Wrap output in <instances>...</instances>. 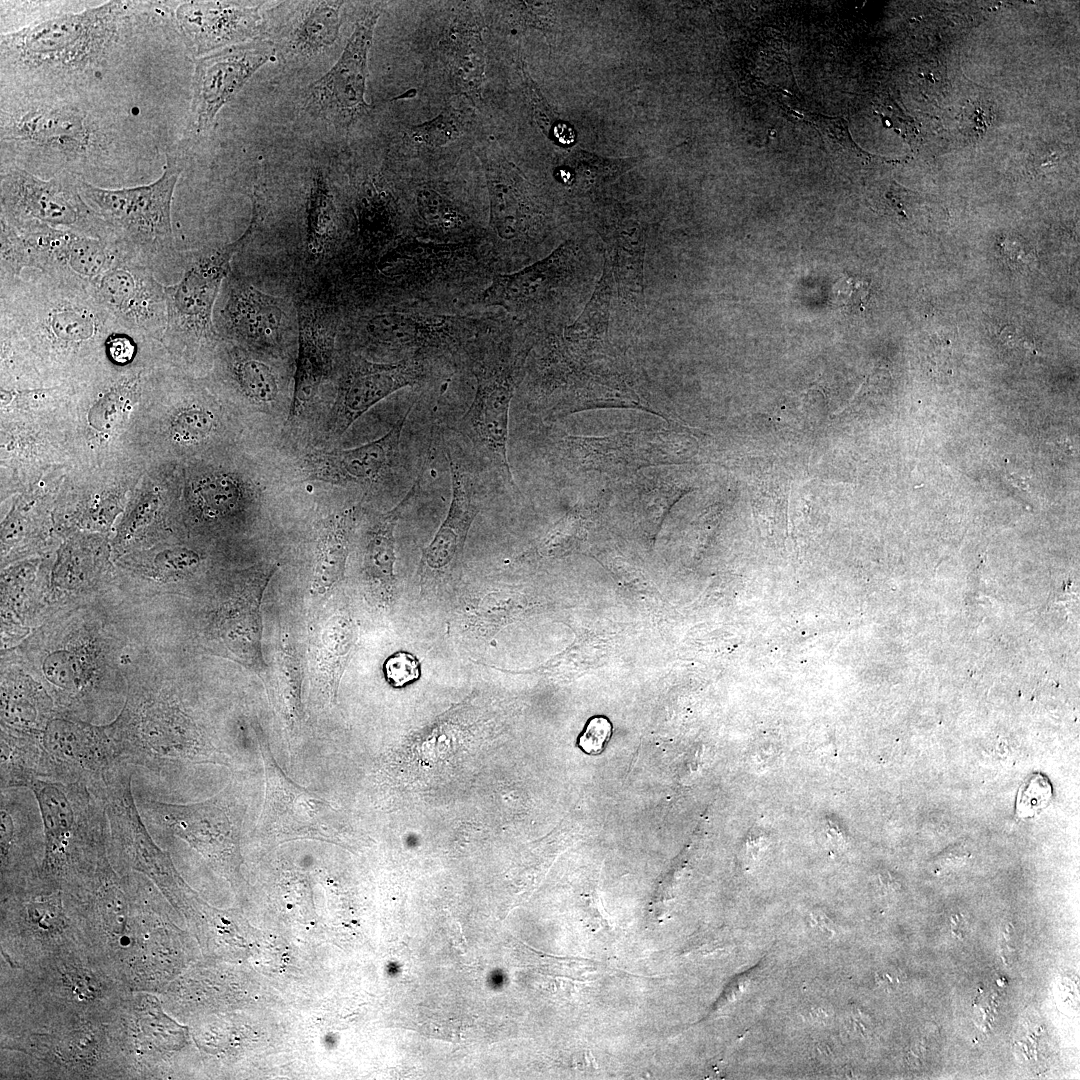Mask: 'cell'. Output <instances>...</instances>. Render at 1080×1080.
<instances>
[{"label":"cell","instance_id":"obj_46","mask_svg":"<svg viewBox=\"0 0 1080 1080\" xmlns=\"http://www.w3.org/2000/svg\"><path fill=\"white\" fill-rule=\"evenodd\" d=\"M971 108L972 109L967 108L965 114V119L972 123L969 135L980 138L991 123V110L988 107H983L980 103H973Z\"/></svg>","mask_w":1080,"mask_h":1080},{"label":"cell","instance_id":"obj_23","mask_svg":"<svg viewBox=\"0 0 1080 1080\" xmlns=\"http://www.w3.org/2000/svg\"><path fill=\"white\" fill-rule=\"evenodd\" d=\"M324 314L303 309L300 314L299 350L289 419L294 420L316 396L330 369L332 335Z\"/></svg>","mask_w":1080,"mask_h":1080},{"label":"cell","instance_id":"obj_24","mask_svg":"<svg viewBox=\"0 0 1080 1080\" xmlns=\"http://www.w3.org/2000/svg\"><path fill=\"white\" fill-rule=\"evenodd\" d=\"M449 72L455 86L479 98L485 79V48L480 15L465 5L452 21L446 37Z\"/></svg>","mask_w":1080,"mask_h":1080},{"label":"cell","instance_id":"obj_36","mask_svg":"<svg viewBox=\"0 0 1080 1080\" xmlns=\"http://www.w3.org/2000/svg\"><path fill=\"white\" fill-rule=\"evenodd\" d=\"M461 124L451 113H442L437 117L415 125L410 130L414 141L434 147H440L458 138Z\"/></svg>","mask_w":1080,"mask_h":1080},{"label":"cell","instance_id":"obj_1","mask_svg":"<svg viewBox=\"0 0 1080 1080\" xmlns=\"http://www.w3.org/2000/svg\"><path fill=\"white\" fill-rule=\"evenodd\" d=\"M173 32L166 2L109 1L49 15L1 34V90L82 97L141 116V97Z\"/></svg>","mask_w":1080,"mask_h":1080},{"label":"cell","instance_id":"obj_45","mask_svg":"<svg viewBox=\"0 0 1080 1080\" xmlns=\"http://www.w3.org/2000/svg\"><path fill=\"white\" fill-rule=\"evenodd\" d=\"M162 564L169 570H186L198 563V555L188 549L179 548L162 554Z\"/></svg>","mask_w":1080,"mask_h":1080},{"label":"cell","instance_id":"obj_40","mask_svg":"<svg viewBox=\"0 0 1080 1080\" xmlns=\"http://www.w3.org/2000/svg\"><path fill=\"white\" fill-rule=\"evenodd\" d=\"M384 674L391 686L401 688L415 682L420 677L421 665L413 654L398 651L386 659Z\"/></svg>","mask_w":1080,"mask_h":1080},{"label":"cell","instance_id":"obj_6","mask_svg":"<svg viewBox=\"0 0 1080 1080\" xmlns=\"http://www.w3.org/2000/svg\"><path fill=\"white\" fill-rule=\"evenodd\" d=\"M0 279L24 269L70 275L88 284L123 258L115 243L44 224L12 227L0 220Z\"/></svg>","mask_w":1080,"mask_h":1080},{"label":"cell","instance_id":"obj_19","mask_svg":"<svg viewBox=\"0 0 1080 1080\" xmlns=\"http://www.w3.org/2000/svg\"><path fill=\"white\" fill-rule=\"evenodd\" d=\"M485 171L489 196L490 226L503 241L526 237L532 224V203L515 168L496 148H484L478 156Z\"/></svg>","mask_w":1080,"mask_h":1080},{"label":"cell","instance_id":"obj_13","mask_svg":"<svg viewBox=\"0 0 1080 1080\" xmlns=\"http://www.w3.org/2000/svg\"><path fill=\"white\" fill-rule=\"evenodd\" d=\"M257 5L237 1H185L174 10L177 30L195 56L251 41L264 21Z\"/></svg>","mask_w":1080,"mask_h":1080},{"label":"cell","instance_id":"obj_44","mask_svg":"<svg viewBox=\"0 0 1080 1080\" xmlns=\"http://www.w3.org/2000/svg\"><path fill=\"white\" fill-rule=\"evenodd\" d=\"M67 987L80 999H91L99 991L95 979L87 972L75 971L66 977Z\"/></svg>","mask_w":1080,"mask_h":1080},{"label":"cell","instance_id":"obj_16","mask_svg":"<svg viewBox=\"0 0 1080 1080\" xmlns=\"http://www.w3.org/2000/svg\"><path fill=\"white\" fill-rule=\"evenodd\" d=\"M283 309L279 298L233 280L214 325L252 345L270 348L282 339L287 319Z\"/></svg>","mask_w":1080,"mask_h":1080},{"label":"cell","instance_id":"obj_5","mask_svg":"<svg viewBox=\"0 0 1080 1080\" xmlns=\"http://www.w3.org/2000/svg\"><path fill=\"white\" fill-rule=\"evenodd\" d=\"M257 217L254 204L251 222L238 239L196 254L185 263L180 280L165 286L167 321L161 341L175 352L188 354L214 340L216 300L234 256L251 239Z\"/></svg>","mask_w":1080,"mask_h":1080},{"label":"cell","instance_id":"obj_48","mask_svg":"<svg viewBox=\"0 0 1080 1080\" xmlns=\"http://www.w3.org/2000/svg\"><path fill=\"white\" fill-rule=\"evenodd\" d=\"M814 923L825 933L833 935L835 933L834 923L824 914L816 912L812 914Z\"/></svg>","mask_w":1080,"mask_h":1080},{"label":"cell","instance_id":"obj_2","mask_svg":"<svg viewBox=\"0 0 1080 1080\" xmlns=\"http://www.w3.org/2000/svg\"><path fill=\"white\" fill-rule=\"evenodd\" d=\"M1 164L44 179H90L157 163L159 146L133 112L82 97L1 90Z\"/></svg>","mask_w":1080,"mask_h":1080},{"label":"cell","instance_id":"obj_39","mask_svg":"<svg viewBox=\"0 0 1080 1080\" xmlns=\"http://www.w3.org/2000/svg\"><path fill=\"white\" fill-rule=\"evenodd\" d=\"M871 285L868 280L845 276L833 287V299L843 309L850 312H862L866 309L870 297Z\"/></svg>","mask_w":1080,"mask_h":1080},{"label":"cell","instance_id":"obj_30","mask_svg":"<svg viewBox=\"0 0 1080 1080\" xmlns=\"http://www.w3.org/2000/svg\"><path fill=\"white\" fill-rule=\"evenodd\" d=\"M613 283V269L607 260L590 302L574 324L567 328L569 339L593 338L603 333L608 324Z\"/></svg>","mask_w":1080,"mask_h":1080},{"label":"cell","instance_id":"obj_17","mask_svg":"<svg viewBox=\"0 0 1080 1080\" xmlns=\"http://www.w3.org/2000/svg\"><path fill=\"white\" fill-rule=\"evenodd\" d=\"M42 746L49 762L97 780L120 761L114 740L103 731L65 719L46 725Z\"/></svg>","mask_w":1080,"mask_h":1080},{"label":"cell","instance_id":"obj_12","mask_svg":"<svg viewBox=\"0 0 1080 1080\" xmlns=\"http://www.w3.org/2000/svg\"><path fill=\"white\" fill-rule=\"evenodd\" d=\"M90 288L124 327L162 339L167 321L165 286L149 268L122 258L95 279Z\"/></svg>","mask_w":1080,"mask_h":1080},{"label":"cell","instance_id":"obj_26","mask_svg":"<svg viewBox=\"0 0 1080 1080\" xmlns=\"http://www.w3.org/2000/svg\"><path fill=\"white\" fill-rule=\"evenodd\" d=\"M419 490L420 477L413 482L406 495L394 508L378 518L369 533L365 551L366 572L373 583L385 587L386 591L394 578V529L400 515L418 496Z\"/></svg>","mask_w":1080,"mask_h":1080},{"label":"cell","instance_id":"obj_27","mask_svg":"<svg viewBox=\"0 0 1080 1080\" xmlns=\"http://www.w3.org/2000/svg\"><path fill=\"white\" fill-rule=\"evenodd\" d=\"M613 236L610 251H613L614 264L610 263L615 271L618 292L623 298L640 306L644 302V232L638 225L624 224L615 229Z\"/></svg>","mask_w":1080,"mask_h":1080},{"label":"cell","instance_id":"obj_21","mask_svg":"<svg viewBox=\"0 0 1080 1080\" xmlns=\"http://www.w3.org/2000/svg\"><path fill=\"white\" fill-rule=\"evenodd\" d=\"M343 1L286 2L288 14L279 28H272L275 52L291 58L309 59L324 52L337 39Z\"/></svg>","mask_w":1080,"mask_h":1080},{"label":"cell","instance_id":"obj_32","mask_svg":"<svg viewBox=\"0 0 1080 1080\" xmlns=\"http://www.w3.org/2000/svg\"><path fill=\"white\" fill-rule=\"evenodd\" d=\"M231 372L242 393L257 404L273 402L279 391L277 378L265 363L250 357H237Z\"/></svg>","mask_w":1080,"mask_h":1080},{"label":"cell","instance_id":"obj_43","mask_svg":"<svg viewBox=\"0 0 1080 1080\" xmlns=\"http://www.w3.org/2000/svg\"><path fill=\"white\" fill-rule=\"evenodd\" d=\"M611 730V723L607 718L603 716L591 718L579 737V747L587 754L600 753L610 737Z\"/></svg>","mask_w":1080,"mask_h":1080},{"label":"cell","instance_id":"obj_28","mask_svg":"<svg viewBox=\"0 0 1080 1080\" xmlns=\"http://www.w3.org/2000/svg\"><path fill=\"white\" fill-rule=\"evenodd\" d=\"M354 512L355 508H348L325 522L318 543L312 585V590L318 594L326 593L343 573Z\"/></svg>","mask_w":1080,"mask_h":1080},{"label":"cell","instance_id":"obj_41","mask_svg":"<svg viewBox=\"0 0 1080 1080\" xmlns=\"http://www.w3.org/2000/svg\"><path fill=\"white\" fill-rule=\"evenodd\" d=\"M999 247L1003 259L1011 269L1024 272L1035 268L1036 252L1024 241L1015 237H1005Z\"/></svg>","mask_w":1080,"mask_h":1080},{"label":"cell","instance_id":"obj_11","mask_svg":"<svg viewBox=\"0 0 1080 1080\" xmlns=\"http://www.w3.org/2000/svg\"><path fill=\"white\" fill-rule=\"evenodd\" d=\"M31 789L38 803L44 829L45 854L43 868L50 874L67 871L90 840L100 836L101 829L89 826L88 795L82 785L28 776L22 784Z\"/></svg>","mask_w":1080,"mask_h":1080},{"label":"cell","instance_id":"obj_29","mask_svg":"<svg viewBox=\"0 0 1080 1080\" xmlns=\"http://www.w3.org/2000/svg\"><path fill=\"white\" fill-rule=\"evenodd\" d=\"M307 213L308 246L311 253L318 255L325 250L335 226L333 197L322 173L313 179Z\"/></svg>","mask_w":1080,"mask_h":1080},{"label":"cell","instance_id":"obj_9","mask_svg":"<svg viewBox=\"0 0 1080 1080\" xmlns=\"http://www.w3.org/2000/svg\"><path fill=\"white\" fill-rule=\"evenodd\" d=\"M382 3L368 5L335 65L309 88L307 106L336 126L346 127L368 104L365 101L368 53L382 13Z\"/></svg>","mask_w":1080,"mask_h":1080},{"label":"cell","instance_id":"obj_42","mask_svg":"<svg viewBox=\"0 0 1080 1080\" xmlns=\"http://www.w3.org/2000/svg\"><path fill=\"white\" fill-rule=\"evenodd\" d=\"M27 914L29 921L42 931L59 930L63 922L61 907L58 901L52 899L29 902Z\"/></svg>","mask_w":1080,"mask_h":1080},{"label":"cell","instance_id":"obj_4","mask_svg":"<svg viewBox=\"0 0 1080 1080\" xmlns=\"http://www.w3.org/2000/svg\"><path fill=\"white\" fill-rule=\"evenodd\" d=\"M165 155L162 174L149 184L110 189L79 178L84 200L110 226L123 256L143 264L155 276L179 261L171 205L184 164L176 152Z\"/></svg>","mask_w":1080,"mask_h":1080},{"label":"cell","instance_id":"obj_37","mask_svg":"<svg viewBox=\"0 0 1080 1080\" xmlns=\"http://www.w3.org/2000/svg\"><path fill=\"white\" fill-rule=\"evenodd\" d=\"M1052 796V786L1046 776L1031 775L1019 790L1016 812L1021 818H1031L1046 807Z\"/></svg>","mask_w":1080,"mask_h":1080},{"label":"cell","instance_id":"obj_35","mask_svg":"<svg viewBox=\"0 0 1080 1080\" xmlns=\"http://www.w3.org/2000/svg\"><path fill=\"white\" fill-rule=\"evenodd\" d=\"M213 426L212 414L202 408L191 407L180 411L171 423V436L180 443H194L204 439Z\"/></svg>","mask_w":1080,"mask_h":1080},{"label":"cell","instance_id":"obj_38","mask_svg":"<svg viewBox=\"0 0 1080 1080\" xmlns=\"http://www.w3.org/2000/svg\"><path fill=\"white\" fill-rule=\"evenodd\" d=\"M77 661L65 651H57L48 656L43 671L55 686L66 691H76L83 685Z\"/></svg>","mask_w":1080,"mask_h":1080},{"label":"cell","instance_id":"obj_22","mask_svg":"<svg viewBox=\"0 0 1080 1080\" xmlns=\"http://www.w3.org/2000/svg\"><path fill=\"white\" fill-rule=\"evenodd\" d=\"M451 475V502L444 522L424 549L422 563L443 570L459 559L479 502L471 474L448 453Z\"/></svg>","mask_w":1080,"mask_h":1080},{"label":"cell","instance_id":"obj_3","mask_svg":"<svg viewBox=\"0 0 1080 1080\" xmlns=\"http://www.w3.org/2000/svg\"><path fill=\"white\" fill-rule=\"evenodd\" d=\"M0 332L5 355L28 352L44 363L66 364L98 352L110 358L114 342L135 331L99 302L90 284L36 271L0 279Z\"/></svg>","mask_w":1080,"mask_h":1080},{"label":"cell","instance_id":"obj_25","mask_svg":"<svg viewBox=\"0 0 1080 1080\" xmlns=\"http://www.w3.org/2000/svg\"><path fill=\"white\" fill-rule=\"evenodd\" d=\"M447 325L448 319L443 316L390 311L368 319L365 331L372 341L380 345L419 349L438 344L447 332Z\"/></svg>","mask_w":1080,"mask_h":1080},{"label":"cell","instance_id":"obj_47","mask_svg":"<svg viewBox=\"0 0 1080 1080\" xmlns=\"http://www.w3.org/2000/svg\"><path fill=\"white\" fill-rule=\"evenodd\" d=\"M999 337L1002 342L1010 348H1021L1036 352L1034 340L1022 331V329L1013 325L1004 326L999 333Z\"/></svg>","mask_w":1080,"mask_h":1080},{"label":"cell","instance_id":"obj_20","mask_svg":"<svg viewBox=\"0 0 1080 1080\" xmlns=\"http://www.w3.org/2000/svg\"><path fill=\"white\" fill-rule=\"evenodd\" d=\"M571 251L566 245L522 270L499 274L481 295L486 306H500L511 312H527L551 297L566 280Z\"/></svg>","mask_w":1080,"mask_h":1080},{"label":"cell","instance_id":"obj_14","mask_svg":"<svg viewBox=\"0 0 1080 1080\" xmlns=\"http://www.w3.org/2000/svg\"><path fill=\"white\" fill-rule=\"evenodd\" d=\"M415 358L376 363L355 357L347 366L329 422V435L342 436L365 412L392 393L418 384L424 377Z\"/></svg>","mask_w":1080,"mask_h":1080},{"label":"cell","instance_id":"obj_10","mask_svg":"<svg viewBox=\"0 0 1080 1080\" xmlns=\"http://www.w3.org/2000/svg\"><path fill=\"white\" fill-rule=\"evenodd\" d=\"M270 41H249L199 57L195 62L190 104V128L208 133L220 110L274 56Z\"/></svg>","mask_w":1080,"mask_h":1080},{"label":"cell","instance_id":"obj_15","mask_svg":"<svg viewBox=\"0 0 1080 1080\" xmlns=\"http://www.w3.org/2000/svg\"><path fill=\"white\" fill-rule=\"evenodd\" d=\"M407 410L381 437L349 449L318 450L302 460V473L310 480L331 484H371L392 467L398 454Z\"/></svg>","mask_w":1080,"mask_h":1080},{"label":"cell","instance_id":"obj_34","mask_svg":"<svg viewBox=\"0 0 1080 1080\" xmlns=\"http://www.w3.org/2000/svg\"><path fill=\"white\" fill-rule=\"evenodd\" d=\"M420 218L432 229L452 232L466 224L465 216L449 199L431 188H422L416 195Z\"/></svg>","mask_w":1080,"mask_h":1080},{"label":"cell","instance_id":"obj_33","mask_svg":"<svg viewBox=\"0 0 1080 1080\" xmlns=\"http://www.w3.org/2000/svg\"><path fill=\"white\" fill-rule=\"evenodd\" d=\"M243 495L242 485L230 475L205 478L194 490L198 504L209 514L229 512L238 505Z\"/></svg>","mask_w":1080,"mask_h":1080},{"label":"cell","instance_id":"obj_31","mask_svg":"<svg viewBox=\"0 0 1080 1080\" xmlns=\"http://www.w3.org/2000/svg\"><path fill=\"white\" fill-rule=\"evenodd\" d=\"M141 373L142 370L123 376L104 390L90 412L93 425L109 428L132 406L140 394Z\"/></svg>","mask_w":1080,"mask_h":1080},{"label":"cell","instance_id":"obj_7","mask_svg":"<svg viewBox=\"0 0 1080 1080\" xmlns=\"http://www.w3.org/2000/svg\"><path fill=\"white\" fill-rule=\"evenodd\" d=\"M79 178L60 173L43 179L11 164L0 169V220L13 227L44 224L113 241L110 226L84 200Z\"/></svg>","mask_w":1080,"mask_h":1080},{"label":"cell","instance_id":"obj_18","mask_svg":"<svg viewBox=\"0 0 1080 1080\" xmlns=\"http://www.w3.org/2000/svg\"><path fill=\"white\" fill-rule=\"evenodd\" d=\"M275 566L253 567L240 575L230 601L222 635L230 652L245 666H263L260 604Z\"/></svg>","mask_w":1080,"mask_h":1080},{"label":"cell","instance_id":"obj_8","mask_svg":"<svg viewBox=\"0 0 1080 1080\" xmlns=\"http://www.w3.org/2000/svg\"><path fill=\"white\" fill-rule=\"evenodd\" d=\"M524 357H492L475 371L476 391L459 421L460 432L504 483L516 488L508 456L509 408Z\"/></svg>","mask_w":1080,"mask_h":1080}]
</instances>
